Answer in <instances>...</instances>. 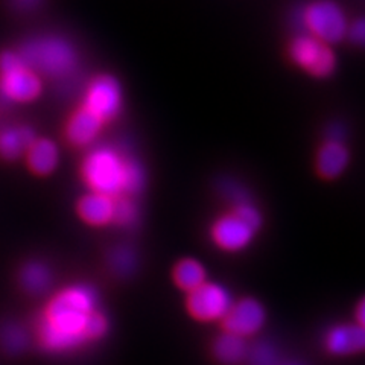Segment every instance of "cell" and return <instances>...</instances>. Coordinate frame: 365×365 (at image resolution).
I'll return each mask as SVG.
<instances>
[{
  "mask_svg": "<svg viewBox=\"0 0 365 365\" xmlns=\"http://www.w3.org/2000/svg\"><path fill=\"white\" fill-rule=\"evenodd\" d=\"M108 329L98 291L78 283L52 297L37 323V338L46 351L71 353L101 341Z\"/></svg>",
  "mask_w": 365,
  "mask_h": 365,
  "instance_id": "obj_1",
  "label": "cell"
},
{
  "mask_svg": "<svg viewBox=\"0 0 365 365\" xmlns=\"http://www.w3.org/2000/svg\"><path fill=\"white\" fill-rule=\"evenodd\" d=\"M81 174L90 192L106 193L114 198L133 197L145 186L142 166L111 146L91 150L84 158Z\"/></svg>",
  "mask_w": 365,
  "mask_h": 365,
  "instance_id": "obj_2",
  "label": "cell"
},
{
  "mask_svg": "<svg viewBox=\"0 0 365 365\" xmlns=\"http://www.w3.org/2000/svg\"><path fill=\"white\" fill-rule=\"evenodd\" d=\"M262 222L264 218L256 205L244 197L237 198L232 212L220 216L213 222L210 237L220 250L227 253H237L253 242Z\"/></svg>",
  "mask_w": 365,
  "mask_h": 365,
  "instance_id": "obj_3",
  "label": "cell"
},
{
  "mask_svg": "<svg viewBox=\"0 0 365 365\" xmlns=\"http://www.w3.org/2000/svg\"><path fill=\"white\" fill-rule=\"evenodd\" d=\"M25 64L38 76L63 78L75 72L78 53L73 46L60 37L36 38L23 46L19 53Z\"/></svg>",
  "mask_w": 365,
  "mask_h": 365,
  "instance_id": "obj_4",
  "label": "cell"
},
{
  "mask_svg": "<svg viewBox=\"0 0 365 365\" xmlns=\"http://www.w3.org/2000/svg\"><path fill=\"white\" fill-rule=\"evenodd\" d=\"M306 34L332 46L346 38L349 20L342 8L334 0H315L302 13Z\"/></svg>",
  "mask_w": 365,
  "mask_h": 365,
  "instance_id": "obj_5",
  "label": "cell"
},
{
  "mask_svg": "<svg viewBox=\"0 0 365 365\" xmlns=\"http://www.w3.org/2000/svg\"><path fill=\"white\" fill-rule=\"evenodd\" d=\"M0 90L9 99L29 102L41 95L43 84L19 53L4 52L0 55Z\"/></svg>",
  "mask_w": 365,
  "mask_h": 365,
  "instance_id": "obj_6",
  "label": "cell"
},
{
  "mask_svg": "<svg viewBox=\"0 0 365 365\" xmlns=\"http://www.w3.org/2000/svg\"><path fill=\"white\" fill-rule=\"evenodd\" d=\"M288 53L297 67L314 78H329L336 71L338 60L332 46L317 40L309 34H302L292 38Z\"/></svg>",
  "mask_w": 365,
  "mask_h": 365,
  "instance_id": "obj_7",
  "label": "cell"
},
{
  "mask_svg": "<svg viewBox=\"0 0 365 365\" xmlns=\"http://www.w3.org/2000/svg\"><path fill=\"white\" fill-rule=\"evenodd\" d=\"M233 302L230 291L220 283L207 280L200 288L187 294L186 311L197 322L221 323V319L230 311Z\"/></svg>",
  "mask_w": 365,
  "mask_h": 365,
  "instance_id": "obj_8",
  "label": "cell"
},
{
  "mask_svg": "<svg viewBox=\"0 0 365 365\" xmlns=\"http://www.w3.org/2000/svg\"><path fill=\"white\" fill-rule=\"evenodd\" d=\"M122 87L113 75H98L86 90L83 107L107 123L119 116L122 110Z\"/></svg>",
  "mask_w": 365,
  "mask_h": 365,
  "instance_id": "obj_9",
  "label": "cell"
},
{
  "mask_svg": "<svg viewBox=\"0 0 365 365\" xmlns=\"http://www.w3.org/2000/svg\"><path fill=\"white\" fill-rule=\"evenodd\" d=\"M267 323V311L264 304L259 300L242 299L233 302L230 311L221 319L222 332L232 334L247 339L248 336L256 335Z\"/></svg>",
  "mask_w": 365,
  "mask_h": 365,
  "instance_id": "obj_10",
  "label": "cell"
},
{
  "mask_svg": "<svg viewBox=\"0 0 365 365\" xmlns=\"http://www.w3.org/2000/svg\"><path fill=\"white\" fill-rule=\"evenodd\" d=\"M323 346L334 356L358 355L365 347V329L356 323L330 327L323 338Z\"/></svg>",
  "mask_w": 365,
  "mask_h": 365,
  "instance_id": "obj_11",
  "label": "cell"
},
{
  "mask_svg": "<svg viewBox=\"0 0 365 365\" xmlns=\"http://www.w3.org/2000/svg\"><path fill=\"white\" fill-rule=\"evenodd\" d=\"M350 163V151L339 137L329 139L318 148L315 157L317 174L323 180H335L344 174Z\"/></svg>",
  "mask_w": 365,
  "mask_h": 365,
  "instance_id": "obj_12",
  "label": "cell"
},
{
  "mask_svg": "<svg viewBox=\"0 0 365 365\" xmlns=\"http://www.w3.org/2000/svg\"><path fill=\"white\" fill-rule=\"evenodd\" d=\"M104 125L106 123L98 116L81 106L68 118L64 128V137L72 146L86 148L98 139Z\"/></svg>",
  "mask_w": 365,
  "mask_h": 365,
  "instance_id": "obj_13",
  "label": "cell"
},
{
  "mask_svg": "<svg viewBox=\"0 0 365 365\" xmlns=\"http://www.w3.org/2000/svg\"><path fill=\"white\" fill-rule=\"evenodd\" d=\"M76 213L83 222L91 227L113 224L114 197L106 195V193L88 192L78 200Z\"/></svg>",
  "mask_w": 365,
  "mask_h": 365,
  "instance_id": "obj_14",
  "label": "cell"
},
{
  "mask_svg": "<svg viewBox=\"0 0 365 365\" xmlns=\"http://www.w3.org/2000/svg\"><path fill=\"white\" fill-rule=\"evenodd\" d=\"M26 163L32 174L44 177L52 174L60 163V150L49 139H36L26 151Z\"/></svg>",
  "mask_w": 365,
  "mask_h": 365,
  "instance_id": "obj_15",
  "label": "cell"
},
{
  "mask_svg": "<svg viewBox=\"0 0 365 365\" xmlns=\"http://www.w3.org/2000/svg\"><path fill=\"white\" fill-rule=\"evenodd\" d=\"M247 339L232 334L221 332L212 346V355L221 365H241L248 353Z\"/></svg>",
  "mask_w": 365,
  "mask_h": 365,
  "instance_id": "obj_16",
  "label": "cell"
},
{
  "mask_svg": "<svg viewBox=\"0 0 365 365\" xmlns=\"http://www.w3.org/2000/svg\"><path fill=\"white\" fill-rule=\"evenodd\" d=\"M36 139V133L28 127L6 128L0 133V157L5 160L20 158Z\"/></svg>",
  "mask_w": 365,
  "mask_h": 365,
  "instance_id": "obj_17",
  "label": "cell"
},
{
  "mask_svg": "<svg viewBox=\"0 0 365 365\" xmlns=\"http://www.w3.org/2000/svg\"><path fill=\"white\" fill-rule=\"evenodd\" d=\"M173 280L182 292H192L207 282V272L197 259L185 257L178 260L173 269Z\"/></svg>",
  "mask_w": 365,
  "mask_h": 365,
  "instance_id": "obj_18",
  "label": "cell"
},
{
  "mask_svg": "<svg viewBox=\"0 0 365 365\" xmlns=\"http://www.w3.org/2000/svg\"><path fill=\"white\" fill-rule=\"evenodd\" d=\"M21 287L31 294H41L49 288L52 282L51 269L40 262H29L20 272Z\"/></svg>",
  "mask_w": 365,
  "mask_h": 365,
  "instance_id": "obj_19",
  "label": "cell"
},
{
  "mask_svg": "<svg viewBox=\"0 0 365 365\" xmlns=\"http://www.w3.org/2000/svg\"><path fill=\"white\" fill-rule=\"evenodd\" d=\"M0 344L8 353H20L28 346L26 330L17 323H6L0 329Z\"/></svg>",
  "mask_w": 365,
  "mask_h": 365,
  "instance_id": "obj_20",
  "label": "cell"
},
{
  "mask_svg": "<svg viewBox=\"0 0 365 365\" xmlns=\"http://www.w3.org/2000/svg\"><path fill=\"white\" fill-rule=\"evenodd\" d=\"M245 362H248V365H280L282 359L271 344L259 341L253 346H248Z\"/></svg>",
  "mask_w": 365,
  "mask_h": 365,
  "instance_id": "obj_21",
  "label": "cell"
},
{
  "mask_svg": "<svg viewBox=\"0 0 365 365\" xmlns=\"http://www.w3.org/2000/svg\"><path fill=\"white\" fill-rule=\"evenodd\" d=\"M137 218H139V213H137V207L131 197L114 198L113 224H118L120 227H131L134 225Z\"/></svg>",
  "mask_w": 365,
  "mask_h": 365,
  "instance_id": "obj_22",
  "label": "cell"
},
{
  "mask_svg": "<svg viewBox=\"0 0 365 365\" xmlns=\"http://www.w3.org/2000/svg\"><path fill=\"white\" fill-rule=\"evenodd\" d=\"M111 268L113 271L119 274V276H127V274L133 272L134 269V253L130 250V248H125V247H120V248H116L111 253Z\"/></svg>",
  "mask_w": 365,
  "mask_h": 365,
  "instance_id": "obj_23",
  "label": "cell"
},
{
  "mask_svg": "<svg viewBox=\"0 0 365 365\" xmlns=\"http://www.w3.org/2000/svg\"><path fill=\"white\" fill-rule=\"evenodd\" d=\"M346 37H349L353 43H358V44H362V43H364L365 25H364V20H362V19H358L356 21L349 23Z\"/></svg>",
  "mask_w": 365,
  "mask_h": 365,
  "instance_id": "obj_24",
  "label": "cell"
},
{
  "mask_svg": "<svg viewBox=\"0 0 365 365\" xmlns=\"http://www.w3.org/2000/svg\"><path fill=\"white\" fill-rule=\"evenodd\" d=\"M280 365H303V364H299V362H280Z\"/></svg>",
  "mask_w": 365,
  "mask_h": 365,
  "instance_id": "obj_25",
  "label": "cell"
}]
</instances>
